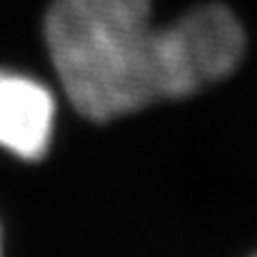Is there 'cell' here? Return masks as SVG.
Segmentation results:
<instances>
[{
  "mask_svg": "<svg viewBox=\"0 0 257 257\" xmlns=\"http://www.w3.org/2000/svg\"><path fill=\"white\" fill-rule=\"evenodd\" d=\"M54 111L52 93L41 81L0 70V147L25 160L45 156Z\"/></svg>",
  "mask_w": 257,
  "mask_h": 257,
  "instance_id": "cell-3",
  "label": "cell"
},
{
  "mask_svg": "<svg viewBox=\"0 0 257 257\" xmlns=\"http://www.w3.org/2000/svg\"><path fill=\"white\" fill-rule=\"evenodd\" d=\"M48 52L72 106L108 122L163 99L160 27L149 0H52Z\"/></svg>",
  "mask_w": 257,
  "mask_h": 257,
  "instance_id": "cell-1",
  "label": "cell"
},
{
  "mask_svg": "<svg viewBox=\"0 0 257 257\" xmlns=\"http://www.w3.org/2000/svg\"><path fill=\"white\" fill-rule=\"evenodd\" d=\"M246 50L244 27L223 5H201L160 27V95L183 99L226 79Z\"/></svg>",
  "mask_w": 257,
  "mask_h": 257,
  "instance_id": "cell-2",
  "label": "cell"
}]
</instances>
